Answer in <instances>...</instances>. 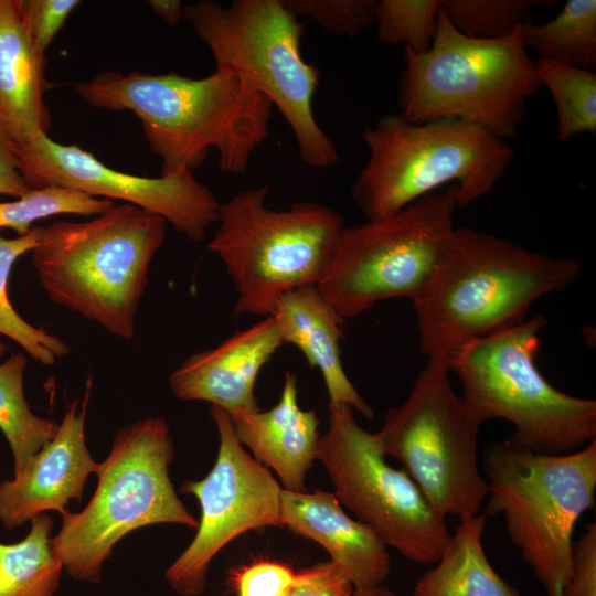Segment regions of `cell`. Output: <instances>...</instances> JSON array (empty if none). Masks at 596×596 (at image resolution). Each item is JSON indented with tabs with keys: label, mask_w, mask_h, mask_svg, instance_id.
I'll list each match as a JSON object with an SVG mask.
<instances>
[{
	"label": "cell",
	"mask_w": 596,
	"mask_h": 596,
	"mask_svg": "<svg viewBox=\"0 0 596 596\" xmlns=\"http://www.w3.org/2000/svg\"><path fill=\"white\" fill-rule=\"evenodd\" d=\"M268 193L267 187L246 189L223 203L207 244L234 283L235 317H269L284 294L317 285L345 226L340 212L317 202L270 209Z\"/></svg>",
	"instance_id": "30bf717a"
},
{
	"label": "cell",
	"mask_w": 596,
	"mask_h": 596,
	"mask_svg": "<svg viewBox=\"0 0 596 596\" xmlns=\"http://www.w3.org/2000/svg\"><path fill=\"white\" fill-rule=\"evenodd\" d=\"M541 87L521 26L504 38L475 39L458 32L440 10L429 50H404L398 115L414 124L462 120L505 140L517 135L526 100Z\"/></svg>",
	"instance_id": "277c9868"
},
{
	"label": "cell",
	"mask_w": 596,
	"mask_h": 596,
	"mask_svg": "<svg viewBox=\"0 0 596 596\" xmlns=\"http://www.w3.org/2000/svg\"><path fill=\"white\" fill-rule=\"evenodd\" d=\"M297 376L287 371L281 395L268 409L228 414L240 443L255 459L272 469L285 490L306 491L305 480L316 459L319 418L298 404Z\"/></svg>",
	"instance_id": "ffe728a7"
},
{
	"label": "cell",
	"mask_w": 596,
	"mask_h": 596,
	"mask_svg": "<svg viewBox=\"0 0 596 596\" xmlns=\"http://www.w3.org/2000/svg\"><path fill=\"white\" fill-rule=\"evenodd\" d=\"M79 0H21L25 25L35 47L46 53Z\"/></svg>",
	"instance_id": "d6a6232c"
},
{
	"label": "cell",
	"mask_w": 596,
	"mask_h": 596,
	"mask_svg": "<svg viewBox=\"0 0 596 596\" xmlns=\"http://www.w3.org/2000/svg\"><path fill=\"white\" fill-rule=\"evenodd\" d=\"M521 39L539 60L595 71L596 1L568 0L554 19L524 23Z\"/></svg>",
	"instance_id": "603a6c76"
},
{
	"label": "cell",
	"mask_w": 596,
	"mask_h": 596,
	"mask_svg": "<svg viewBox=\"0 0 596 596\" xmlns=\"http://www.w3.org/2000/svg\"><path fill=\"white\" fill-rule=\"evenodd\" d=\"M167 225L159 215L121 203L88 221L42 226L32 251L40 284L55 305L130 340Z\"/></svg>",
	"instance_id": "3957f363"
},
{
	"label": "cell",
	"mask_w": 596,
	"mask_h": 596,
	"mask_svg": "<svg viewBox=\"0 0 596 596\" xmlns=\"http://www.w3.org/2000/svg\"><path fill=\"white\" fill-rule=\"evenodd\" d=\"M487 515L459 520L435 565L416 582L412 596H520L492 567L482 545Z\"/></svg>",
	"instance_id": "7402d4cb"
},
{
	"label": "cell",
	"mask_w": 596,
	"mask_h": 596,
	"mask_svg": "<svg viewBox=\"0 0 596 596\" xmlns=\"http://www.w3.org/2000/svg\"><path fill=\"white\" fill-rule=\"evenodd\" d=\"M46 57L28 31L21 0H0V141L10 148L47 134Z\"/></svg>",
	"instance_id": "d6986e66"
},
{
	"label": "cell",
	"mask_w": 596,
	"mask_h": 596,
	"mask_svg": "<svg viewBox=\"0 0 596 596\" xmlns=\"http://www.w3.org/2000/svg\"><path fill=\"white\" fill-rule=\"evenodd\" d=\"M297 17L333 35L356 38L374 24L377 0H284Z\"/></svg>",
	"instance_id": "4dcf8cb0"
},
{
	"label": "cell",
	"mask_w": 596,
	"mask_h": 596,
	"mask_svg": "<svg viewBox=\"0 0 596 596\" xmlns=\"http://www.w3.org/2000/svg\"><path fill=\"white\" fill-rule=\"evenodd\" d=\"M173 441L162 417H148L117 430L107 458L98 464L97 488L81 512L61 513L51 538L63 568L75 579L99 583L103 563L126 534L157 523L196 529L199 521L179 499L169 476Z\"/></svg>",
	"instance_id": "ba28073f"
},
{
	"label": "cell",
	"mask_w": 596,
	"mask_h": 596,
	"mask_svg": "<svg viewBox=\"0 0 596 596\" xmlns=\"http://www.w3.org/2000/svg\"><path fill=\"white\" fill-rule=\"evenodd\" d=\"M147 3L157 15L171 26L184 19V6L180 0H149Z\"/></svg>",
	"instance_id": "8d00e7d4"
},
{
	"label": "cell",
	"mask_w": 596,
	"mask_h": 596,
	"mask_svg": "<svg viewBox=\"0 0 596 596\" xmlns=\"http://www.w3.org/2000/svg\"><path fill=\"white\" fill-rule=\"evenodd\" d=\"M210 415L220 439L215 464L203 479L184 481L180 489L200 503L196 534L166 571L170 587L181 596L203 592L213 558L238 535L283 526L280 483L240 443L224 409L212 406Z\"/></svg>",
	"instance_id": "5bb4252c"
},
{
	"label": "cell",
	"mask_w": 596,
	"mask_h": 596,
	"mask_svg": "<svg viewBox=\"0 0 596 596\" xmlns=\"http://www.w3.org/2000/svg\"><path fill=\"white\" fill-rule=\"evenodd\" d=\"M295 578L287 565L274 561H257L241 566L230 575V585L237 596H286Z\"/></svg>",
	"instance_id": "1f68e13d"
},
{
	"label": "cell",
	"mask_w": 596,
	"mask_h": 596,
	"mask_svg": "<svg viewBox=\"0 0 596 596\" xmlns=\"http://www.w3.org/2000/svg\"><path fill=\"white\" fill-rule=\"evenodd\" d=\"M316 459L340 503L387 547L417 564L439 560L451 535L446 517L403 469L387 464L377 433L362 428L351 406H329L328 429L319 437Z\"/></svg>",
	"instance_id": "4fadbf2b"
},
{
	"label": "cell",
	"mask_w": 596,
	"mask_h": 596,
	"mask_svg": "<svg viewBox=\"0 0 596 596\" xmlns=\"http://www.w3.org/2000/svg\"><path fill=\"white\" fill-rule=\"evenodd\" d=\"M42 226H33L29 233L14 238L0 235V334L17 342L32 359L52 365L70 352L68 345L58 337L25 321L9 300L7 284L15 260L32 252L39 243Z\"/></svg>",
	"instance_id": "484cf974"
},
{
	"label": "cell",
	"mask_w": 596,
	"mask_h": 596,
	"mask_svg": "<svg viewBox=\"0 0 596 596\" xmlns=\"http://www.w3.org/2000/svg\"><path fill=\"white\" fill-rule=\"evenodd\" d=\"M283 526L319 543L354 588L382 585L391 572L387 546L366 524L351 518L333 492L281 490Z\"/></svg>",
	"instance_id": "ac0fdd59"
},
{
	"label": "cell",
	"mask_w": 596,
	"mask_h": 596,
	"mask_svg": "<svg viewBox=\"0 0 596 596\" xmlns=\"http://www.w3.org/2000/svg\"><path fill=\"white\" fill-rule=\"evenodd\" d=\"M536 74L553 97L557 134L562 141L582 132H596V73L566 64L538 60Z\"/></svg>",
	"instance_id": "4316f807"
},
{
	"label": "cell",
	"mask_w": 596,
	"mask_h": 596,
	"mask_svg": "<svg viewBox=\"0 0 596 596\" xmlns=\"http://www.w3.org/2000/svg\"><path fill=\"white\" fill-rule=\"evenodd\" d=\"M114 205L111 200L70 188L50 185L30 189L12 201H0V228H11L22 236L31 231L35 221L63 214L95 216Z\"/></svg>",
	"instance_id": "83f0119b"
},
{
	"label": "cell",
	"mask_w": 596,
	"mask_h": 596,
	"mask_svg": "<svg viewBox=\"0 0 596 596\" xmlns=\"http://www.w3.org/2000/svg\"><path fill=\"white\" fill-rule=\"evenodd\" d=\"M353 596H395L389 588L380 585L372 588L356 589Z\"/></svg>",
	"instance_id": "74e56055"
},
{
	"label": "cell",
	"mask_w": 596,
	"mask_h": 596,
	"mask_svg": "<svg viewBox=\"0 0 596 596\" xmlns=\"http://www.w3.org/2000/svg\"><path fill=\"white\" fill-rule=\"evenodd\" d=\"M486 515L501 514L511 543L546 596H563L571 574L573 533L595 505L596 440L564 455L494 441L482 450Z\"/></svg>",
	"instance_id": "9c48e42d"
},
{
	"label": "cell",
	"mask_w": 596,
	"mask_h": 596,
	"mask_svg": "<svg viewBox=\"0 0 596 596\" xmlns=\"http://www.w3.org/2000/svg\"><path fill=\"white\" fill-rule=\"evenodd\" d=\"M579 274L577 259L455 227L430 279L412 300L421 351L448 360L465 344L524 321L535 300L565 289Z\"/></svg>",
	"instance_id": "7a4b0ae2"
},
{
	"label": "cell",
	"mask_w": 596,
	"mask_h": 596,
	"mask_svg": "<svg viewBox=\"0 0 596 596\" xmlns=\"http://www.w3.org/2000/svg\"><path fill=\"white\" fill-rule=\"evenodd\" d=\"M447 360L428 358L408 396L391 407L377 433L428 502L459 520L480 513L488 485L478 464L483 422L450 382Z\"/></svg>",
	"instance_id": "7c38bea8"
},
{
	"label": "cell",
	"mask_w": 596,
	"mask_h": 596,
	"mask_svg": "<svg viewBox=\"0 0 596 596\" xmlns=\"http://www.w3.org/2000/svg\"><path fill=\"white\" fill-rule=\"evenodd\" d=\"M10 149L30 189L54 185L119 200L161 216L195 243L219 221L222 204L192 170L158 178L118 171L77 145L56 142L47 134Z\"/></svg>",
	"instance_id": "9a60e30c"
},
{
	"label": "cell",
	"mask_w": 596,
	"mask_h": 596,
	"mask_svg": "<svg viewBox=\"0 0 596 596\" xmlns=\"http://www.w3.org/2000/svg\"><path fill=\"white\" fill-rule=\"evenodd\" d=\"M361 138L369 157L351 195L368 220L394 213L446 183L457 184L464 207L488 194L514 157L507 140L456 119L414 124L387 115L365 127Z\"/></svg>",
	"instance_id": "5b68a950"
},
{
	"label": "cell",
	"mask_w": 596,
	"mask_h": 596,
	"mask_svg": "<svg viewBox=\"0 0 596 596\" xmlns=\"http://www.w3.org/2000/svg\"><path fill=\"white\" fill-rule=\"evenodd\" d=\"M283 344L275 318L266 317L188 356L170 374V389L180 400L205 401L227 414L256 409L257 375Z\"/></svg>",
	"instance_id": "e0dca14e"
},
{
	"label": "cell",
	"mask_w": 596,
	"mask_h": 596,
	"mask_svg": "<svg viewBox=\"0 0 596 596\" xmlns=\"http://www.w3.org/2000/svg\"><path fill=\"white\" fill-rule=\"evenodd\" d=\"M184 20L216 66L235 72L278 109L305 164L326 169L338 162L333 141L313 115L319 71L305 61L301 25L284 0H234L227 7L200 0L184 7Z\"/></svg>",
	"instance_id": "8992f818"
},
{
	"label": "cell",
	"mask_w": 596,
	"mask_h": 596,
	"mask_svg": "<svg viewBox=\"0 0 596 596\" xmlns=\"http://www.w3.org/2000/svg\"><path fill=\"white\" fill-rule=\"evenodd\" d=\"M538 315L465 344L447 360L461 383L462 397L485 423L513 425L508 443L539 454L564 455L596 440V401L553 386L540 372Z\"/></svg>",
	"instance_id": "52a82bcc"
},
{
	"label": "cell",
	"mask_w": 596,
	"mask_h": 596,
	"mask_svg": "<svg viewBox=\"0 0 596 596\" xmlns=\"http://www.w3.org/2000/svg\"><path fill=\"white\" fill-rule=\"evenodd\" d=\"M550 0H440V10L461 34L475 39H500L531 21L536 8Z\"/></svg>",
	"instance_id": "f1b7e54d"
},
{
	"label": "cell",
	"mask_w": 596,
	"mask_h": 596,
	"mask_svg": "<svg viewBox=\"0 0 596 596\" xmlns=\"http://www.w3.org/2000/svg\"><path fill=\"white\" fill-rule=\"evenodd\" d=\"M457 190L454 183L394 213L343 227L316 285L342 319L382 300L421 294L456 227Z\"/></svg>",
	"instance_id": "8fae6325"
},
{
	"label": "cell",
	"mask_w": 596,
	"mask_h": 596,
	"mask_svg": "<svg viewBox=\"0 0 596 596\" xmlns=\"http://www.w3.org/2000/svg\"><path fill=\"white\" fill-rule=\"evenodd\" d=\"M73 87L95 108L134 113L161 159V175L202 166L210 149L222 173H245L268 136L274 108L235 72L219 66L203 78L107 71Z\"/></svg>",
	"instance_id": "6da1fadb"
},
{
	"label": "cell",
	"mask_w": 596,
	"mask_h": 596,
	"mask_svg": "<svg viewBox=\"0 0 596 596\" xmlns=\"http://www.w3.org/2000/svg\"><path fill=\"white\" fill-rule=\"evenodd\" d=\"M86 402L79 411V401H73L55 436L20 473L0 483V522L7 530L49 510L62 513L71 499L82 500L87 477L98 469L85 439Z\"/></svg>",
	"instance_id": "2e32d148"
},
{
	"label": "cell",
	"mask_w": 596,
	"mask_h": 596,
	"mask_svg": "<svg viewBox=\"0 0 596 596\" xmlns=\"http://www.w3.org/2000/svg\"><path fill=\"white\" fill-rule=\"evenodd\" d=\"M563 596H596V523L573 542L571 574Z\"/></svg>",
	"instance_id": "e575fe53"
},
{
	"label": "cell",
	"mask_w": 596,
	"mask_h": 596,
	"mask_svg": "<svg viewBox=\"0 0 596 596\" xmlns=\"http://www.w3.org/2000/svg\"><path fill=\"white\" fill-rule=\"evenodd\" d=\"M439 12L440 0H380L374 18L377 40L424 53L434 41Z\"/></svg>",
	"instance_id": "f546056e"
},
{
	"label": "cell",
	"mask_w": 596,
	"mask_h": 596,
	"mask_svg": "<svg viewBox=\"0 0 596 596\" xmlns=\"http://www.w3.org/2000/svg\"><path fill=\"white\" fill-rule=\"evenodd\" d=\"M287 596V595H286Z\"/></svg>",
	"instance_id": "f35d334b"
},
{
	"label": "cell",
	"mask_w": 596,
	"mask_h": 596,
	"mask_svg": "<svg viewBox=\"0 0 596 596\" xmlns=\"http://www.w3.org/2000/svg\"><path fill=\"white\" fill-rule=\"evenodd\" d=\"M30 190L10 147L0 141V195L20 198Z\"/></svg>",
	"instance_id": "d590c367"
},
{
	"label": "cell",
	"mask_w": 596,
	"mask_h": 596,
	"mask_svg": "<svg viewBox=\"0 0 596 596\" xmlns=\"http://www.w3.org/2000/svg\"><path fill=\"white\" fill-rule=\"evenodd\" d=\"M354 590L350 578L329 561L296 572L287 596H353Z\"/></svg>",
	"instance_id": "836d02e7"
},
{
	"label": "cell",
	"mask_w": 596,
	"mask_h": 596,
	"mask_svg": "<svg viewBox=\"0 0 596 596\" xmlns=\"http://www.w3.org/2000/svg\"><path fill=\"white\" fill-rule=\"evenodd\" d=\"M284 343L298 348L311 368L323 377L329 406L345 404L371 419L372 407L349 380L341 359L342 319L327 302L316 285H306L284 294L272 315Z\"/></svg>",
	"instance_id": "44dd1931"
},
{
	"label": "cell",
	"mask_w": 596,
	"mask_h": 596,
	"mask_svg": "<svg viewBox=\"0 0 596 596\" xmlns=\"http://www.w3.org/2000/svg\"><path fill=\"white\" fill-rule=\"evenodd\" d=\"M6 350L0 341V429L13 455V475H18L55 436L58 424L31 411L23 390L26 356L14 353L1 361Z\"/></svg>",
	"instance_id": "d4e9b609"
},
{
	"label": "cell",
	"mask_w": 596,
	"mask_h": 596,
	"mask_svg": "<svg viewBox=\"0 0 596 596\" xmlns=\"http://www.w3.org/2000/svg\"><path fill=\"white\" fill-rule=\"evenodd\" d=\"M46 513L31 520V530L20 542L0 543V596H53L63 565L55 555Z\"/></svg>",
	"instance_id": "cb8c5ba5"
}]
</instances>
